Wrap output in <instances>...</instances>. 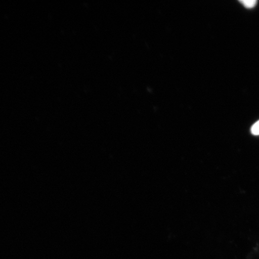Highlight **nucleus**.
I'll use <instances>...</instances> for the list:
<instances>
[{
	"instance_id": "obj_1",
	"label": "nucleus",
	"mask_w": 259,
	"mask_h": 259,
	"mask_svg": "<svg viewBox=\"0 0 259 259\" xmlns=\"http://www.w3.org/2000/svg\"><path fill=\"white\" fill-rule=\"evenodd\" d=\"M242 3V5H244V7L247 9H252L256 5L257 2L256 0H242V1H239Z\"/></svg>"
},
{
	"instance_id": "obj_2",
	"label": "nucleus",
	"mask_w": 259,
	"mask_h": 259,
	"mask_svg": "<svg viewBox=\"0 0 259 259\" xmlns=\"http://www.w3.org/2000/svg\"><path fill=\"white\" fill-rule=\"evenodd\" d=\"M251 133L254 135H259V120L252 126Z\"/></svg>"
}]
</instances>
